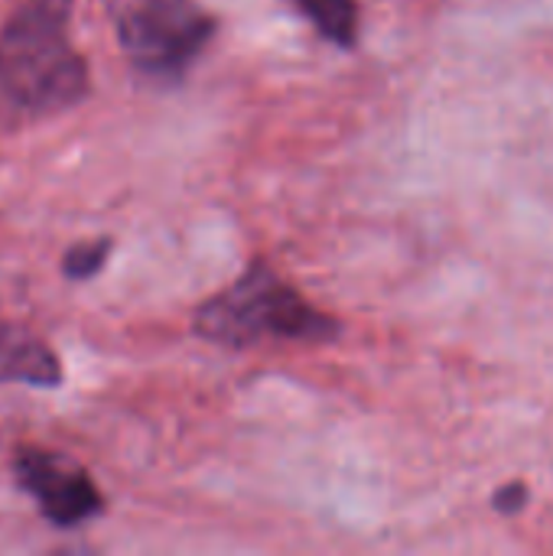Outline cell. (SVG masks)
I'll list each match as a JSON object with an SVG mask.
<instances>
[{"label": "cell", "mask_w": 553, "mask_h": 556, "mask_svg": "<svg viewBox=\"0 0 553 556\" xmlns=\"http://www.w3.org/2000/svg\"><path fill=\"white\" fill-rule=\"evenodd\" d=\"M104 10L127 62L160 85H179L218 29L196 0H104Z\"/></svg>", "instance_id": "3"}, {"label": "cell", "mask_w": 553, "mask_h": 556, "mask_svg": "<svg viewBox=\"0 0 553 556\" xmlns=\"http://www.w3.org/2000/svg\"><path fill=\"white\" fill-rule=\"evenodd\" d=\"M525 498H528V489H525L521 482H515V485H505V489L495 495V508H499L502 515H512V511H521Z\"/></svg>", "instance_id": "8"}, {"label": "cell", "mask_w": 553, "mask_h": 556, "mask_svg": "<svg viewBox=\"0 0 553 556\" xmlns=\"http://www.w3.org/2000/svg\"><path fill=\"white\" fill-rule=\"evenodd\" d=\"M72 0H23L0 29V101L16 114H59L88 98L85 59L68 39Z\"/></svg>", "instance_id": "1"}, {"label": "cell", "mask_w": 553, "mask_h": 556, "mask_svg": "<svg viewBox=\"0 0 553 556\" xmlns=\"http://www.w3.org/2000/svg\"><path fill=\"white\" fill-rule=\"evenodd\" d=\"M0 384H29V388H59L62 365L52 349L23 326L0 323Z\"/></svg>", "instance_id": "5"}, {"label": "cell", "mask_w": 553, "mask_h": 556, "mask_svg": "<svg viewBox=\"0 0 553 556\" xmlns=\"http://www.w3.org/2000/svg\"><path fill=\"white\" fill-rule=\"evenodd\" d=\"M192 332L225 349H251L261 342H336L342 326L316 309L271 264L254 261L231 287L205 300L192 313Z\"/></svg>", "instance_id": "2"}, {"label": "cell", "mask_w": 553, "mask_h": 556, "mask_svg": "<svg viewBox=\"0 0 553 556\" xmlns=\"http://www.w3.org/2000/svg\"><path fill=\"white\" fill-rule=\"evenodd\" d=\"M13 479L39 505L42 518L59 531L81 528L104 511L98 485L81 466L65 459L62 453L20 446L13 456Z\"/></svg>", "instance_id": "4"}, {"label": "cell", "mask_w": 553, "mask_h": 556, "mask_svg": "<svg viewBox=\"0 0 553 556\" xmlns=\"http://www.w3.org/2000/svg\"><path fill=\"white\" fill-rule=\"evenodd\" d=\"M293 3L323 39L336 42L339 49H352L359 39V0H287Z\"/></svg>", "instance_id": "6"}, {"label": "cell", "mask_w": 553, "mask_h": 556, "mask_svg": "<svg viewBox=\"0 0 553 556\" xmlns=\"http://www.w3.org/2000/svg\"><path fill=\"white\" fill-rule=\"evenodd\" d=\"M111 254V241L108 238H95V241H81V244H72L62 257V274L68 280H91L101 274L104 261Z\"/></svg>", "instance_id": "7"}]
</instances>
